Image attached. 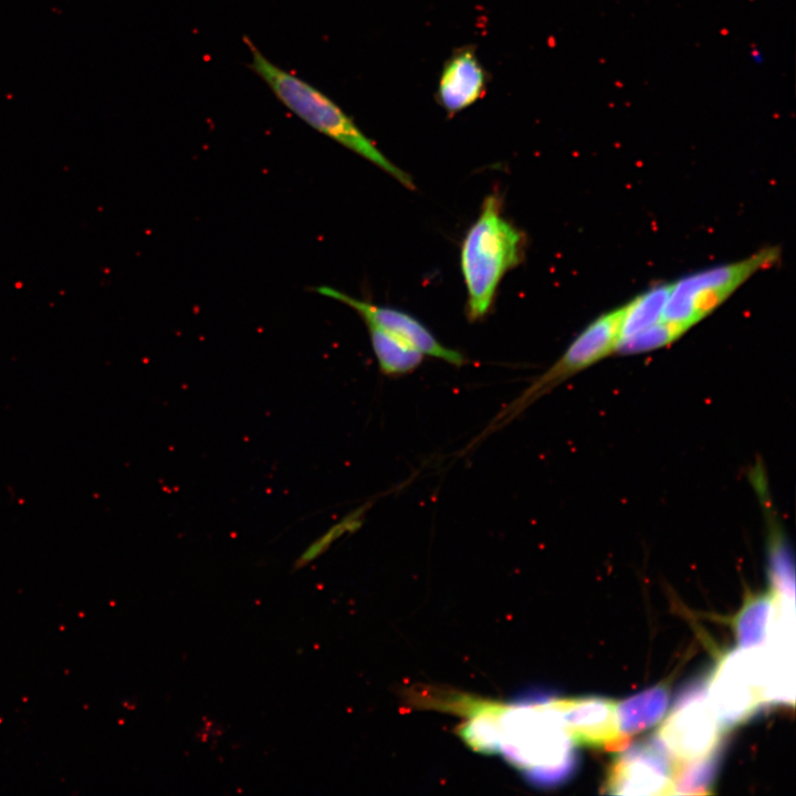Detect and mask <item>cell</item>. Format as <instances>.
<instances>
[{"mask_svg": "<svg viewBox=\"0 0 796 796\" xmlns=\"http://www.w3.org/2000/svg\"><path fill=\"white\" fill-rule=\"evenodd\" d=\"M548 692L528 691L496 705L498 751L537 787H556L578 765L575 742Z\"/></svg>", "mask_w": 796, "mask_h": 796, "instance_id": "cell-1", "label": "cell"}, {"mask_svg": "<svg viewBox=\"0 0 796 796\" xmlns=\"http://www.w3.org/2000/svg\"><path fill=\"white\" fill-rule=\"evenodd\" d=\"M249 67L263 80L276 98L307 125L339 143L415 189L411 176L390 161L336 103L318 88L270 61L248 38Z\"/></svg>", "mask_w": 796, "mask_h": 796, "instance_id": "cell-2", "label": "cell"}, {"mask_svg": "<svg viewBox=\"0 0 796 796\" xmlns=\"http://www.w3.org/2000/svg\"><path fill=\"white\" fill-rule=\"evenodd\" d=\"M525 247V233L503 216L501 197L489 195L468 230L460 252L468 294L467 313L471 322L489 313L500 282L506 272L522 262Z\"/></svg>", "mask_w": 796, "mask_h": 796, "instance_id": "cell-3", "label": "cell"}, {"mask_svg": "<svg viewBox=\"0 0 796 796\" xmlns=\"http://www.w3.org/2000/svg\"><path fill=\"white\" fill-rule=\"evenodd\" d=\"M624 305L590 322L559 358L536 377L520 395L503 406L461 453H469L489 436L504 428L528 407L565 380L615 353L620 338Z\"/></svg>", "mask_w": 796, "mask_h": 796, "instance_id": "cell-4", "label": "cell"}, {"mask_svg": "<svg viewBox=\"0 0 796 796\" xmlns=\"http://www.w3.org/2000/svg\"><path fill=\"white\" fill-rule=\"evenodd\" d=\"M779 258V248L767 247L743 260L705 269L673 282L662 318L691 328L752 275L775 265Z\"/></svg>", "mask_w": 796, "mask_h": 796, "instance_id": "cell-5", "label": "cell"}, {"mask_svg": "<svg viewBox=\"0 0 796 796\" xmlns=\"http://www.w3.org/2000/svg\"><path fill=\"white\" fill-rule=\"evenodd\" d=\"M705 699L722 731L752 718L764 704L756 649L726 653L706 679Z\"/></svg>", "mask_w": 796, "mask_h": 796, "instance_id": "cell-6", "label": "cell"}, {"mask_svg": "<svg viewBox=\"0 0 796 796\" xmlns=\"http://www.w3.org/2000/svg\"><path fill=\"white\" fill-rule=\"evenodd\" d=\"M705 687L704 678L688 684L656 734L675 764L703 757L723 744L722 729L705 699Z\"/></svg>", "mask_w": 796, "mask_h": 796, "instance_id": "cell-7", "label": "cell"}, {"mask_svg": "<svg viewBox=\"0 0 796 796\" xmlns=\"http://www.w3.org/2000/svg\"><path fill=\"white\" fill-rule=\"evenodd\" d=\"M674 771V760L654 735L620 752L610 765L605 789L618 795H670Z\"/></svg>", "mask_w": 796, "mask_h": 796, "instance_id": "cell-8", "label": "cell"}, {"mask_svg": "<svg viewBox=\"0 0 796 796\" xmlns=\"http://www.w3.org/2000/svg\"><path fill=\"white\" fill-rule=\"evenodd\" d=\"M316 292L348 305L364 318L366 324L375 325L398 337L423 356L442 359L457 367L468 364L462 353L442 345L420 321L408 313L353 297L329 286H320Z\"/></svg>", "mask_w": 796, "mask_h": 796, "instance_id": "cell-9", "label": "cell"}, {"mask_svg": "<svg viewBox=\"0 0 796 796\" xmlns=\"http://www.w3.org/2000/svg\"><path fill=\"white\" fill-rule=\"evenodd\" d=\"M565 729L575 743L607 750H620L628 739L619 730L617 705L599 696L553 698Z\"/></svg>", "mask_w": 796, "mask_h": 796, "instance_id": "cell-10", "label": "cell"}, {"mask_svg": "<svg viewBox=\"0 0 796 796\" xmlns=\"http://www.w3.org/2000/svg\"><path fill=\"white\" fill-rule=\"evenodd\" d=\"M489 73L480 62L475 48L455 49L442 66L436 100L448 116L473 105L486 93Z\"/></svg>", "mask_w": 796, "mask_h": 796, "instance_id": "cell-11", "label": "cell"}, {"mask_svg": "<svg viewBox=\"0 0 796 796\" xmlns=\"http://www.w3.org/2000/svg\"><path fill=\"white\" fill-rule=\"evenodd\" d=\"M778 600L775 594L750 596L734 617V632L741 648H761L776 631Z\"/></svg>", "mask_w": 796, "mask_h": 796, "instance_id": "cell-12", "label": "cell"}, {"mask_svg": "<svg viewBox=\"0 0 796 796\" xmlns=\"http://www.w3.org/2000/svg\"><path fill=\"white\" fill-rule=\"evenodd\" d=\"M669 692L663 684L643 690L617 705V718L620 733L628 735L639 733L658 723L668 706Z\"/></svg>", "mask_w": 796, "mask_h": 796, "instance_id": "cell-13", "label": "cell"}, {"mask_svg": "<svg viewBox=\"0 0 796 796\" xmlns=\"http://www.w3.org/2000/svg\"><path fill=\"white\" fill-rule=\"evenodd\" d=\"M366 325L374 354L384 375L402 376L420 366L423 355L418 349L375 325Z\"/></svg>", "mask_w": 796, "mask_h": 796, "instance_id": "cell-14", "label": "cell"}, {"mask_svg": "<svg viewBox=\"0 0 796 796\" xmlns=\"http://www.w3.org/2000/svg\"><path fill=\"white\" fill-rule=\"evenodd\" d=\"M671 285L672 283L656 284L624 305L620 338L639 332L662 318Z\"/></svg>", "mask_w": 796, "mask_h": 796, "instance_id": "cell-15", "label": "cell"}, {"mask_svg": "<svg viewBox=\"0 0 796 796\" xmlns=\"http://www.w3.org/2000/svg\"><path fill=\"white\" fill-rule=\"evenodd\" d=\"M722 745L703 757L675 764L673 775V794L699 795L708 794L715 779L721 762Z\"/></svg>", "mask_w": 796, "mask_h": 796, "instance_id": "cell-16", "label": "cell"}, {"mask_svg": "<svg viewBox=\"0 0 796 796\" xmlns=\"http://www.w3.org/2000/svg\"><path fill=\"white\" fill-rule=\"evenodd\" d=\"M688 329L679 324L659 320L654 324L621 337L618 341L615 353L620 355L643 354L661 347L671 345Z\"/></svg>", "mask_w": 796, "mask_h": 796, "instance_id": "cell-17", "label": "cell"}, {"mask_svg": "<svg viewBox=\"0 0 796 796\" xmlns=\"http://www.w3.org/2000/svg\"><path fill=\"white\" fill-rule=\"evenodd\" d=\"M769 578L773 593L783 600H794L795 576L793 558L786 542L776 534L769 546Z\"/></svg>", "mask_w": 796, "mask_h": 796, "instance_id": "cell-18", "label": "cell"}, {"mask_svg": "<svg viewBox=\"0 0 796 796\" xmlns=\"http://www.w3.org/2000/svg\"><path fill=\"white\" fill-rule=\"evenodd\" d=\"M364 510L350 514L345 521L335 525L327 534L310 546L296 561L295 567L301 568L317 557L336 537L346 531H352L360 523V516Z\"/></svg>", "mask_w": 796, "mask_h": 796, "instance_id": "cell-19", "label": "cell"}, {"mask_svg": "<svg viewBox=\"0 0 796 796\" xmlns=\"http://www.w3.org/2000/svg\"><path fill=\"white\" fill-rule=\"evenodd\" d=\"M751 62L755 65H762L764 62V54L761 50L752 49L750 52Z\"/></svg>", "mask_w": 796, "mask_h": 796, "instance_id": "cell-20", "label": "cell"}]
</instances>
